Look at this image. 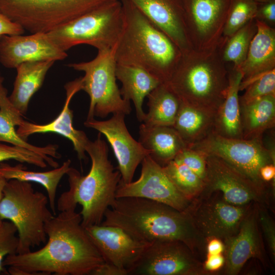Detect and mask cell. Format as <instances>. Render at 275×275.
I'll return each instance as SVG.
<instances>
[{
    "mask_svg": "<svg viewBox=\"0 0 275 275\" xmlns=\"http://www.w3.org/2000/svg\"><path fill=\"white\" fill-rule=\"evenodd\" d=\"M75 209L60 211L46 223L42 248L6 257L3 265L9 274L87 275L104 263Z\"/></svg>",
    "mask_w": 275,
    "mask_h": 275,
    "instance_id": "cell-1",
    "label": "cell"
},
{
    "mask_svg": "<svg viewBox=\"0 0 275 275\" xmlns=\"http://www.w3.org/2000/svg\"><path fill=\"white\" fill-rule=\"evenodd\" d=\"M101 224L118 226L137 239L151 243L179 240L193 251L198 231L186 211L138 197L116 198Z\"/></svg>",
    "mask_w": 275,
    "mask_h": 275,
    "instance_id": "cell-2",
    "label": "cell"
},
{
    "mask_svg": "<svg viewBox=\"0 0 275 275\" xmlns=\"http://www.w3.org/2000/svg\"><path fill=\"white\" fill-rule=\"evenodd\" d=\"M121 1L123 25L113 48L117 64L140 67L161 82H167L181 57V51L129 0Z\"/></svg>",
    "mask_w": 275,
    "mask_h": 275,
    "instance_id": "cell-3",
    "label": "cell"
},
{
    "mask_svg": "<svg viewBox=\"0 0 275 275\" xmlns=\"http://www.w3.org/2000/svg\"><path fill=\"white\" fill-rule=\"evenodd\" d=\"M101 136L99 132L96 139L90 140L86 146L91 160L89 173L83 176L70 167L66 173L69 188L60 195L57 203L59 212L81 205L80 214L84 228L101 224L106 210L116 199L121 179L120 172L115 170L108 159V146Z\"/></svg>",
    "mask_w": 275,
    "mask_h": 275,
    "instance_id": "cell-4",
    "label": "cell"
},
{
    "mask_svg": "<svg viewBox=\"0 0 275 275\" xmlns=\"http://www.w3.org/2000/svg\"><path fill=\"white\" fill-rule=\"evenodd\" d=\"M216 47L183 54L166 83L180 101L217 113L224 101L229 75Z\"/></svg>",
    "mask_w": 275,
    "mask_h": 275,
    "instance_id": "cell-5",
    "label": "cell"
},
{
    "mask_svg": "<svg viewBox=\"0 0 275 275\" xmlns=\"http://www.w3.org/2000/svg\"><path fill=\"white\" fill-rule=\"evenodd\" d=\"M48 197L35 191L29 182L10 179L6 182L0 203V218L16 227L18 238L17 254L31 251L45 243L46 223L54 214L48 207Z\"/></svg>",
    "mask_w": 275,
    "mask_h": 275,
    "instance_id": "cell-6",
    "label": "cell"
},
{
    "mask_svg": "<svg viewBox=\"0 0 275 275\" xmlns=\"http://www.w3.org/2000/svg\"><path fill=\"white\" fill-rule=\"evenodd\" d=\"M122 25L121 1L114 0L47 33L65 51L79 44H88L98 50L111 49L118 41Z\"/></svg>",
    "mask_w": 275,
    "mask_h": 275,
    "instance_id": "cell-7",
    "label": "cell"
},
{
    "mask_svg": "<svg viewBox=\"0 0 275 275\" xmlns=\"http://www.w3.org/2000/svg\"><path fill=\"white\" fill-rule=\"evenodd\" d=\"M114 0H0V11L32 33H48Z\"/></svg>",
    "mask_w": 275,
    "mask_h": 275,
    "instance_id": "cell-8",
    "label": "cell"
},
{
    "mask_svg": "<svg viewBox=\"0 0 275 275\" xmlns=\"http://www.w3.org/2000/svg\"><path fill=\"white\" fill-rule=\"evenodd\" d=\"M116 65L113 48L98 50L96 57L90 61L67 65L85 73L81 90L90 99L87 120L95 116L103 118L111 113H130V101L123 99L116 82Z\"/></svg>",
    "mask_w": 275,
    "mask_h": 275,
    "instance_id": "cell-9",
    "label": "cell"
},
{
    "mask_svg": "<svg viewBox=\"0 0 275 275\" xmlns=\"http://www.w3.org/2000/svg\"><path fill=\"white\" fill-rule=\"evenodd\" d=\"M204 155L218 157L248 177L261 188L263 181L261 167L274 164V150L267 148L262 139L229 138L214 131L199 143L189 147Z\"/></svg>",
    "mask_w": 275,
    "mask_h": 275,
    "instance_id": "cell-10",
    "label": "cell"
},
{
    "mask_svg": "<svg viewBox=\"0 0 275 275\" xmlns=\"http://www.w3.org/2000/svg\"><path fill=\"white\" fill-rule=\"evenodd\" d=\"M193 251L179 240L149 243L128 275H193L203 273Z\"/></svg>",
    "mask_w": 275,
    "mask_h": 275,
    "instance_id": "cell-11",
    "label": "cell"
},
{
    "mask_svg": "<svg viewBox=\"0 0 275 275\" xmlns=\"http://www.w3.org/2000/svg\"><path fill=\"white\" fill-rule=\"evenodd\" d=\"M141 175L138 180L124 183L120 180L116 198L138 197L149 199L185 211L189 199L175 186L164 172L162 167L149 155L141 162Z\"/></svg>",
    "mask_w": 275,
    "mask_h": 275,
    "instance_id": "cell-12",
    "label": "cell"
},
{
    "mask_svg": "<svg viewBox=\"0 0 275 275\" xmlns=\"http://www.w3.org/2000/svg\"><path fill=\"white\" fill-rule=\"evenodd\" d=\"M232 0H182L193 48H214L225 25Z\"/></svg>",
    "mask_w": 275,
    "mask_h": 275,
    "instance_id": "cell-13",
    "label": "cell"
},
{
    "mask_svg": "<svg viewBox=\"0 0 275 275\" xmlns=\"http://www.w3.org/2000/svg\"><path fill=\"white\" fill-rule=\"evenodd\" d=\"M125 115L114 114L108 120H86L84 125L103 134L110 144L118 162V170L124 183L132 181L138 166L150 151L136 141L129 132L125 123Z\"/></svg>",
    "mask_w": 275,
    "mask_h": 275,
    "instance_id": "cell-14",
    "label": "cell"
},
{
    "mask_svg": "<svg viewBox=\"0 0 275 275\" xmlns=\"http://www.w3.org/2000/svg\"><path fill=\"white\" fill-rule=\"evenodd\" d=\"M85 228L104 261L127 273L149 244L118 226L99 224Z\"/></svg>",
    "mask_w": 275,
    "mask_h": 275,
    "instance_id": "cell-15",
    "label": "cell"
},
{
    "mask_svg": "<svg viewBox=\"0 0 275 275\" xmlns=\"http://www.w3.org/2000/svg\"><path fill=\"white\" fill-rule=\"evenodd\" d=\"M67 56L47 33L4 35L0 38V62L7 68H16L27 62L63 60Z\"/></svg>",
    "mask_w": 275,
    "mask_h": 275,
    "instance_id": "cell-16",
    "label": "cell"
},
{
    "mask_svg": "<svg viewBox=\"0 0 275 275\" xmlns=\"http://www.w3.org/2000/svg\"><path fill=\"white\" fill-rule=\"evenodd\" d=\"M205 156V188L221 191L225 201L236 206H242L256 198L261 188L248 177L218 157Z\"/></svg>",
    "mask_w": 275,
    "mask_h": 275,
    "instance_id": "cell-17",
    "label": "cell"
},
{
    "mask_svg": "<svg viewBox=\"0 0 275 275\" xmlns=\"http://www.w3.org/2000/svg\"><path fill=\"white\" fill-rule=\"evenodd\" d=\"M177 46L182 54L193 49L182 0H129Z\"/></svg>",
    "mask_w": 275,
    "mask_h": 275,
    "instance_id": "cell-18",
    "label": "cell"
},
{
    "mask_svg": "<svg viewBox=\"0 0 275 275\" xmlns=\"http://www.w3.org/2000/svg\"><path fill=\"white\" fill-rule=\"evenodd\" d=\"M198 231L210 238L227 239L237 232L245 210L223 200H209L195 212L185 211Z\"/></svg>",
    "mask_w": 275,
    "mask_h": 275,
    "instance_id": "cell-19",
    "label": "cell"
},
{
    "mask_svg": "<svg viewBox=\"0 0 275 275\" xmlns=\"http://www.w3.org/2000/svg\"><path fill=\"white\" fill-rule=\"evenodd\" d=\"M66 98L62 110L53 121L46 124H37L23 120L18 126L16 132L23 140L35 133L48 132L60 134L69 139L73 144L79 160L87 158L85 148L90 141L85 132L77 130L73 125V111L69 107L70 102L73 96L81 90V77L69 81L65 85Z\"/></svg>",
    "mask_w": 275,
    "mask_h": 275,
    "instance_id": "cell-20",
    "label": "cell"
},
{
    "mask_svg": "<svg viewBox=\"0 0 275 275\" xmlns=\"http://www.w3.org/2000/svg\"><path fill=\"white\" fill-rule=\"evenodd\" d=\"M256 21L257 32L250 42L246 58L235 68L242 73V81L274 69V31L259 19Z\"/></svg>",
    "mask_w": 275,
    "mask_h": 275,
    "instance_id": "cell-21",
    "label": "cell"
},
{
    "mask_svg": "<svg viewBox=\"0 0 275 275\" xmlns=\"http://www.w3.org/2000/svg\"><path fill=\"white\" fill-rule=\"evenodd\" d=\"M226 240L227 273L236 274L249 259L258 256L260 252L254 215L244 217L237 233Z\"/></svg>",
    "mask_w": 275,
    "mask_h": 275,
    "instance_id": "cell-22",
    "label": "cell"
},
{
    "mask_svg": "<svg viewBox=\"0 0 275 275\" xmlns=\"http://www.w3.org/2000/svg\"><path fill=\"white\" fill-rule=\"evenodd\" d=\"M139 142L150 151V156L163 167L174 159L187 145L173 126H149L139 127Z\"/></svg>",
    "mask_w": 275,
    "mask_h": 275,
    "instance_id": "cell-23",
    "label": "cell"
},
{
    "mask_svg": "<svg viewBox=\"0 0 275 275\" xmlns=\"http://www.w3.org/2000/svg\"><path fill=\"white\" fill-rule=\"evenodd\" d=\"M116 76L122 85L120 90L122 97L133 102L137 119L143 122L146 114L143 109L144 99L162 82L145 69L128 65L117 64Z\"/></svg>",
    "mask_w": 275,
    "mask_h": 275,
    "instance_id": "cell-24",
    "label": "cell"
},
{
    "mask_svg": "<svg viewBox=\"0 0 275 275\" xmlns=\"http://www.w3.org/2000/svg\"><path fill=\"white\" fill-rule=\"evenodd\" d=\"M55 61L27 62L16 67L17 75L9 98L22 115L26 113L29 103L42 86L46 74Z\"/></svg>",
    "mask_w": 275,
    "mask_h": 275,
    "instance_id": "cell-25",
    "label": "cell"
},
{
    "mask_svg": "<svg viewBox=\"0 0 275 275\" xmlns=\"http://www.w3.org/2000/svg\"><path fill=\"white\" fill-rule=\"evenodd\" d=\"M216 113L180 101L173 127L189 147L214 131Z\"/></svg>",
    "mask_w": 275,
    "mask_h": 275,
    "instance_id": "cell-26",
    "label": "cell"
},
{
    "mask_svg": "<svg viewBox=\"0 0 275 275\" xmlns=\"http://www.w3.org/2000/svg\"><path fill=\"white\" fill-rule=\"evenodd\" d=\"M242 79V73L236 69L229 75L227 95L216 113L214 132L224 137L242 138L238 92Z\"/></svg>",
    "mask_w": 275,
    "mask_h": 275,
    "instance_id": "cell-27",
    "label": "cell"
},
{
    "mask_svg": "<svg viewBox=\"0 0 275 275\" xmlns=\"http://www.w3.org/2000/svg\"><path fill=\"white\" fill-rule=\"evenodd\" d=\"M242 138L262 139L275 124V95H268L240 104Z\"/></svg>",
    "mask_w": 275,
    "mask_h": 275,
    "instance_id": "cell-28",
    "label": "cell"
},
{
    "mask_svg": "<svg viewBox=\"0 0 275 275\" xmlns=\"http://www.w3.org/2000/svg\"><path fill=\"white\" fill-rule=\"evenodd\" d=\"M71 161L68 159L62 166L45 172L29 171L22 164L11 166L0 162V174L7 180L17 179L20 181L36 182L46 189L51 211L56 213V199L58 185L63 176L66 174Z\"/></svg>",
    "mask_w": 275,
    "mask_h": 275,
    "instance_id": "cell-29",
    "label": "cell"
},
{
    "mask_svg": "<svg viewBox=\"0 0 275 275\" xmlns=\"http://www.w3.org/2000/svg\"><path fill=\"white\" fill-rule=\"evenodd\" d=\"M148 112L143 123L149 126H173L180 100L166 83H161L147 96Z\"/></svg>",
    "mask_w": 275,
    "mask_h": 275,
    "instance_id": "cell-30",
    "label": "cell"
},
{
    "mask_svg": "<svg viewBox=\"0 0 275 275\" xmlns=\"http://www.w3.org/2000/svg\"><path fill=\"white\" fill-rule=\"evenodd\" d=\"M22 115L19 112H8L0 108V142H6L13 145L25 148L42 156L47 164L57 168L59 163L54 158L59 159L61 155L58 152V145H48L38 147L29 143L21 138L15 127L20 123Z\"/></svg>",
    "mask_w": 275,
    "mask_h": 275,
    "instance_id": "cell-31",
    "label": "cell"
},
{
    "mask_svg": "<svg viewBox=\"0 0 275 275\" xmlns=\"http://www.w3.org/2000/svg\"><path fill=\"white\" fill-rule=\"evenodd\" d=\"M162 168L176 188L189 200L205 187V183L202 179L186 165L175 159Z\"/></svg>",
    "mask_w": 275,
    "mask_h": 275,
    "instance_id": "cell-32",
    "label": "cell"
},
{
    "mask_svg": "<svg viewBox=\"0 0 275 275\" xmlns=\"http://www.w3.org/2000/svg\"><path fill=\"white\" fill-rule=\"evenodd\" d=\"M258 5L254 0H232L223 30L224 35L232 36L256 17Z\"/></svg>",
    "mask_w": 275,
    "mask_h": 275,
    "instance_id": "cell-33",
    "label": "cell"
},
{
    "mask_svg": "<svg viewBox=\"0 0 275 275\" xmlns=\"http://www.w3.org/2000/svg\"><path fill=\"white\" fill-rule=\"evenodd\" d=\"M251 20L250 24L244 25L232 35L224 51L223 60L233 62L234 69L239 67L246 58L254 31V26L251 24Z\"/></svg>",
    "mask_w": 275,
    "mask_h": 275,
    "instance_id": "cell-34",
    "label": "cell"
},
{
    "mask_svg": "<svg viewBox=\"0 0 275 275\" xmlns=\"http://www.w3.org/2000/svg\"><path fill=\"white\" fill-rule=\"evenodd\" d=\"M246 88L244 94L239 98L240 104L250 102L257 98L275 95V70L265 72L253 78L242 81L239 90Z\"/></svg>",
    "mask_w": 275,
    "mask_h": 275,
    "instance_id": "cell-35",
    "label": "cell"
},
{
    "mask_svg": "<svg viewBox=\"0 0 275 275\" xmlns=\"http://www.w3.org/2000/svg\"><path fill=\"white\" fill-rule=\"evenodd\" d=\"M10 159L26 162L41 168H45L48 165L44 158L35 152L22 147L9 146L0 142V162Z\"/></svg>",
    "mask_w": 275,
    "mask_h": 275,
    "instance_id": "cell-36",
    "label": "cell"
},
{
    "mask_svg": "<svg viewBox=\"0 0 275 275\" xmlns=\"http://www.w3.org/2000/svg\"><path fill=\"white\" fill-rule=\"evenodd\" d=\"M17 231L10 221H3L0 226V274H9L3 265L8 255L16 254L18 245Z\"/></svg>",
    "mask_w": 275,
    "mask_h": 275,
    "instance_id": "cell-37",
    "label": "cell"
},
{
    "mask_svg": "<svg viewBox=\"0 0 275 275\" xmlns=\"http://www.w3.org/2000/svg\"><path fill=\"white\" fill-rule=\"evenodd\" d=\"M175 159L186 165L205 183L207 169L205 155L187 147Z\"/></svg>",
    "mask_w": 275,
    "mask_h": 275,
    "instance_id": "cell-38",
    "label": "cell"
},
{
    "mask_svg": "<svg viewBox=\"0 0 275 275\" xmlns=\"http://www.w3.org/2000/svg\"><path fill=\"white\" fill-rule=\"evenodd\" d=\"M260 221L270 250L274 257L275 231L272 221L264 212H260Z\"/></svg>",
    "mask_w": 275,
    "mask_h": 275,
    "instance_id": "cell-39",
    "label": "cell"
},
{
    "mask_svg": "<svg viewBox=\"0 0 275 275\" xmlns=\"http://www.w3.org/2000/svg\"><path fill=\"white\" fill-rule=\"evenodd\" d=\"M24 29L0 11V38L4 35H22Z\"/></svg>",
    "mask_w": 275,
    "mask_h": 275,
    "instance_id": "cell-40",
    "label": "cell"
},
{
    "mask_svg": "<svg viewBox=\"0 0 275 275\" xmlns=\"http://www.w3.org/2000/svg\"><path fill=\"white\" fill-rule=\"evenodd\" d=\"M92 275H128L127 271L115 265L104 262L91 273Z\"/></svg>",
    "mask_w": 275,
    "mask_h": 275,
    "instance_id": "cell-41",
    "label": "cell"
},
{
    "mask_svg": "<svg viewBox=\"0 0 275 275\" xmlns=\"http://www.w3.org/2000/svg\"><path fill=\"white\" fill-rule=\"evenodd\" d=\"M262 5L259 7L256 13V16L262 18L269 21H275V0L261 3Z\"/></svg>",
    "mask_w": 275,
    "mask_h": 275,
    "instance_id": "cell-42",
    "label": "cell"
},
{
    "mask_svg": "<svg viewBox=\"0 0 275 275\" xmlns=\"http://www.w3.org/2000/svg\"><path fill=\"white\" fill-rule=\"evenodd\" d=\"M225 262V259L221 254L208 255L205 263V268L209 271H214L219 269Z\"/></svg>",
    "mask_w": 275,
    "mask_h": 275,
    "instance_id": "cell-43",
    "label": "cell"
},
{
    "mask_svg": "<svg viewBox=\"0 0 275 275\" xmlns=\"http://www.w3.org/2000/svg\"><path fill=\"white\" fill-rule=\"evenodd\" d=\"M259 175L263 181H270L274 180V164L270 163L263 166L259 171Z\"/></svg>",
    "mask_w": 275,
    "mask_h": 275,
    "instance_id": "cell-44",
    "label": "cell"
},
{
    "mask_svg": "<svg viewBox=\"0 0 275 275\" xmlns=\"http://www.w3.org/2000/svg\"><path fill=\"white\" fill-rule=\"evenodd\" d=\"M224 248L223 243L218 238L212 237L208 242L207 249L209 255L221 254Z\"/></svg>",
    "mask_w": 275,
    "mask_h": 275,
    "instance_id": "cell-45",
    "label": "cell"
},
{
    "mask_svg": "<svg viewBox=\"0 0 275 275\" xmlns=\"http://www.w3.org/2000/svg\"><path fill=\"white\" fill-rule=\"evenodd\" d=\"M7 180L0 174V203L3 196V191L4 186ZM3 221L0 218V226L2 225Z\"/></svg>",
    "mask_w": 275,
    "mask_h": 275,
    "instance_id": "cell-46",
    "label": "cell"
},
{
    "mask_svg": "<svg viewBox=\"0 0 275 275\" xmlns=\"http://www.w3.org/2000/svg\"><path fill=\"white\" fill-rule=\"evenodd\" d=\"M254 1H255L258 3H266V2H270L273 0H254Z\"/></svg>",
    "mask_w": 275,
    "mask_h": 275,
    "instance_id": "cell-47",
    "label": "cell"
},
{
    "mask_svg": "<svg viewBox=\"0 0 275 275\" xmlns=\"http://www.w3.org/2000/svg\"><path fill=\"white\" fill-rule=\"evenodd\" d=\"M3 81H4V78L0 72V85L3 84Z\"/></svg>",
    "mask_w": 275,
    "mask_h": 275,
    "instance_id": "cell-48",
    "label": "cell"
}]
</instances>
